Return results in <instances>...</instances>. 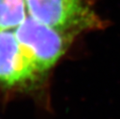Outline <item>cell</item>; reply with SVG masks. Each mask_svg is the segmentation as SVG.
<instances>
[{
	"mask_svg": "<svg viewBox=\"0 0 120 119\" xmlns=\"http://www.w3.org/2000/svg\"><path fill=\"white\" fill-rule=\"evenodd\" d=\"M48 75L42 72L16 37L14 29L0 31V91L38 96Z\"/></svg>",
	"mask_w": 120,
	"mask_h": 119,
	"instance_id": "1",
	"label": "cell"
},
{
	"mask_svg": "<svg viewBox=\"0 0 120 119\" xmlns=\"http://www.w3.org/2000/svg\"><path fill=\"white\" fill-rule=\"evenodd\" d=\"M14 33L31 59L47 75L65 55L77 36L44 24L29 15L14 29Z\"/></svg>",
	"mask_w": 120,
	"mask_h": 119,
	"instance_id": "3",
	"label": "cell"
},
{
	"mask_svg": "<svg viewBox=\"0 0 120 119\" xmlns=\"http://www.w3.org/2000/svg\"><path fill=\"white\" fill-rule=\"evenodd\" d=\"M27 15L24 0H0V31L15 29Z\"/></svg>",
	"mask_w": 120,
	"mask_h": 119,
	"instance_id": "4",
	"label": "cell"
},
{
	"mask_svg": "<svg viewBox=\"0 0 120 119\" xmlns=\"http://www.w3.org/2000/svg\"><path fill=\"white\" fill-rule=\"evenodd\" d=\"M27 14L51 27L80 34L104 27L86 0H24Z\"/></svg>",
	"mask_w": 120,
	"mask_h": 119,
	"instance_id": "2",
	"label": "cell"
}]
</instances>
